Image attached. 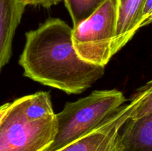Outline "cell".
<instances>
[{
    "label": "cell",
    "instance_id": "6da1fadb",
    "mask_svg": "<svg viewBox=\"0 0 152 151\" xmlns=\"http://www.w3.org/2000/svg\"><path fill=\"white\" fill-rule=\"evenodd\" d=\"M19 64L25 76L67 94L83 93L105 71V67L79 57L73 44L72 28L58 18H48L25 33Z\"/></svg>",
    "mask_w": 152,
    "mask_h": 151
},
{
    "label": "cell",
    "instance_id": "7a4b0ae2",
    "mask_svg": "<svg viewBox=\"0 0 152 151\" xmlns=\"http://www.w3.org/2000/svg\"><path fill=\"white\" fill-rule=\"evenodd\" d=\"M56 131L48 92L22 96L13 101L0 123V151H45Z\"/></svg>",
    "mask_w": 152,
    "mask_h": 151
},
{
    "label": "cell",
    "instance_id": "3957f363",
    "mask_svg": "<svg viewBox=\"0 0 152 151\" xmlns=\"http://www.w3.org/2000/svg\"><path fill=\"white\" fill-rule=\"evenodd\" d=\"M126 102L117 89L94 90L90 95L68 102L56 114V131L53 143L45 151H56L96 130Z\"/></svg>",
    "mask_w": 152,
    "mask_h": 151
},
{
    "label": "cell",
    "instance_id": "277c9868",
    "mask_svg": "<svg viewBox=\"0 0 152 151\" xmlns=\"http://www.w3.org/2000/svg\"><path fill=\"white\" fill-rule=\"evenodd\" d=\"M118 0H106L93 14L72 28L74 47L83 60L106 66L112 58Z\"/></svg>",
    "mask_w": 152,
    "mask_h": 151
},
{
    "label": "cell",
    "instance_id": "5b68a950",
    "mask_svg": "<svg viewBox=\"0 0 152 151\" xmlns=\"http://www.w3.org/2000/svg\"><path fill=\"white\" fill-rule=\"evenodd\" d=\"M142 89L141 99L134 112L119 131V151H152L151 81Z\"/></svg>",
    "mask_w": 152,
    "mask_h": 151
},
{
    "label": "cell",
    "instance_id": "8992f818",
    "mask_svg": "<svg viewBox=\"0 0 152 151\" xmlns=\"http://www.w3.org/2000/svg\"><path fill=\"white\" fill-rule=\"evenodd\" d=\"M145 0H118L116 35L113 56L118 53L141 28V11Z\"/></svg>",
    "mask_w": 152,
    "mask_h": 151
},
{
    "label": "cell",
    "instance_id": "52a82bcc",
    "mask_svg": "<svg viewBox=\"0 0 152 151\" xmlns=\"http://www.w3.org/2000/svg\"><path fill=\"white\" fill-rule=\"evenodd\" d=\"M25 8L18 0H0V72L11 58L13 37Z\"/></svg>",
    "mask_w": 152,
    "mask_h": 151
},
{
    "label": "cell",
    "instance_id": "ba28073f",
    "mask_svg": "<svg viewBox=\"0 0 152 151\" xmlns=\"http://www.w3.org/2000/svg\"><path fill=\"white\" fill-rule=\"evenodd\" d=\"M106 0H64L73 27L93 14Z\"/></svg>",
    "mask_w": 152,
    "mask_h": 151
},
{
    "label": "cell",
    "instance_id": "9c48e42d",
    "mask_svg": "<svg viewBox=\"0 0 152 151\" xmlns=\"http://www.w3.org/2000/svg\"><path fill=\"white\" fill-rule=\"evenodd\" d=\"M152 20V0H145L141 11V28L149 25Z\"/></svg>",
    "mask_w": 152,
    "mask_h": 151
},
{
    "label": "cell",
    "instance_id": "30bf717a",
    "mask_svg": "<svg viewBox=\"0 0 152 151\" xmlns=\"http://www.w3.org/2000/svg\"><path fill=\"white\" fill-rule=\"evenodd\" d=\"M20 4L26 7L27 5L42 6L45 8H50L53 5H56L61 0H18Z\"/></svg>",
    "mask_w": 152,
    "mask_h": 151
},
{
    "label": "cell",
    "instance_id": "8fae6325",
    "mask_svg": "<svg viewBox=\"0 0 152 151\" xmlns=\"http://www.w3.org/2000/svg\"><path fill=\"white\" fill-rule=\"evenodd\" d=\"M13 102H7V103H4L3 105H0V123L2 121L3 118H4L7 113H8V111L10 110V108L13 106Z\"/></svg>",
    "mask_w": 152,
    "mask_h": 151
}]
</instances>
